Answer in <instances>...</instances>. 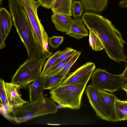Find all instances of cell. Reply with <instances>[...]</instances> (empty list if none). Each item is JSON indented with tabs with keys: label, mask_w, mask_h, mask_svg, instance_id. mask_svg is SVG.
Segmentation results:
<instances>
[{
	"label": "cell",
	"mask_w": 127,
	"mask_h": 127,
	"mask_svg": "<svg viewBox=\"0 0 127 127\" xmlns=\"http://www.w3.org/2000/svg\"><path fill=\"white\" fill-rule=\"evenodd\" d=\"M81 17L89 30L100 40L109 57L118 63L125 61L127 57L124 47L126 42L112 22L94 12H84Z\"/></svg>",
	"instance_id": "obj_1"
},
{
	"label": "cell",
	"mask_w": 127,
	"mask_h": 127,
	"mask_svg": "<svg viewBox=\"0 0 127 127\" xmlns=\"http://www.w3.org/2000/svg\"><path fill=\"white\" fill-rule=\"evenodd\" d=\"M13 25L27 50L28 58L39 54L36 38L27 15L19 0H8Z\"/></svg>",
	"instance_id": "obj_2"
},
{
	"label": "cell",
	"mask_w": 127,
	"mask_h": 127,
	"mask_svg": "<svg viewBox=\"0 0 127 127\" xmlns=\"http://www.w3.org/2000/svg\"><path fill=\"white\" fill-rule=\"evenodd\" d=\"M58 107L54 102L48 97L26 103L14 108L11 113L5 117L17 123H21L38 117L56 113Z\"/></svg>",
	"instance_id": "obj_3"
},
{
	"label": "cell",
	"mask_w": 127,
	"mask_h": 127,
	"mask_svg": "<svg viewBox=\"0 0 127 127\" xmlns=\"http://www.w3.org/2000/svg\"><path fill=\"white\" fill-rule=\"evenodd\" d=\"M52 54L49 51L28 59L17 69L11 83L19 85L21 88H26L41 75L46 60Z\"/></svg>",
	"instance_id": "obj_4"
},
{
	"label": "cell",
	"mask_w": 127,
	"mask_h": 127,
	"mask_svg": "<svg viewBox=\"0 0 127 127\" xmlns=\"http://www.w3.org/2000/svg\"><path fill=\"white\" fill-rule=\"evenodd\" d=\"M87 83L60 85L50 90V98L63 107L79 109Z\"/></svg>",
	"instance_id": "obj_5"
},
{
	"label": "cell",
	"mask_w": 127,
	"mask_h": 127,
	"mask_svg": "<svg viewBox=\"0 0 127 127\" xmlns=\"http://www.w3.org/2000/svg\"><path fill=\"white\" fill-rule=\"evenodd\" d=\"M91 77L92 85L95 88L112 93L121 88L127 82L121 74H113L100 68L95 70Z\"/></svg>",
	"instance_id": "obj_6"
},
{
	"label": "cell",
	"mask_w": 127,
	"mask_h": 127,
	"mask_svg": "<svg viewBox=\"0 0 127 127\" xmlns=\"http://www.w3.org/2000/svg\"><path fill=\"white\" fill-rule=\"evenodd\" d=\"M25 11L33 30L36 38L38 52L43 54L44 51L42 38V32L45 30L38 18L37 9L41 6L38 1L35 0H19Z\"/></svg>",
	"instance_id": "obj_7"
},
{
	"label": "cell",
	"mask_w": 127,
	"mask_h": 127,
	"mask_svg": "<svg viewBox=\"0 0 127 127\" xmlns=\"http://www.w3.org/2000/svg\"><path fill=\"white\" fill-rule=\"evenodd\" d=\"M95 68L94 63L91 62L87 63L68 74L60 85L88 83Z\"/></svg>",
	"instance_id": "obj_8"
},
{
	"label": "cell",
	"mask_w": 127,
	"mask_h": 127,
	"mask_svg": "<svg viewBox=\"0 0 127 127\" xmlns=\"http://www.w3.org/2000/svg\"><path fill=\"white\" fill-rule=\"evenodd\" d=\"M86 93L96 115L103 120L110 121L108 114L100 98L97 89L92 84L90 85L87 87Z\"/></svg>",
	"instance_id": "obj_9"
},
{
	"label": "cell",
	"mask_w": 127,
	"mask_h": 127,
	"mask_svg": "<svg viewBox=\"0 0 127 127\" xmlns=\"http://www.w3.org/2000/svg\"><path fill=\"white\" fill-rule=\"evenodd\" d=\"M97 89L100 98L108 114L110 121H118L115 108L117 97L112 93Z\"/></svg>",
	"instance_id": "obj_10"
},
{
	"label": "cell",
	"mask_w": 127,
	"mask_h": 127,
	"mask_svg": "<svg viewBox=\"0 0 127 127\" xmlns=\"http://www.w3.org/2000/svg\"><path fill=\"white\" fill-rule=\"evenodd\" d=\"M5 85L9 102L14 108L21 107L29 102L23 99L20 94V86L11 83H5Z\"/></svg>",
	"instance_id": "obj_11"
},
{
	"label": "cell",
	"mask_w": 127,
	"mask_h": 127,
	"mask_svg": "<svg viewBox=\"0 0 127 127\" xmlns=\"http://www.w3.org/2000/svg\"><path fill=\"white\" fill-rule=\"evenodd\" d=\"M86 26L82 18L72 19L69 30L65 34L77 39L88 35Z\"/></svg>",
	"instance_id": "obj_12"
},
{
	"label": "cell",
	"mask_w": 127,
	"mask_h": 127,
	"mask_svg": "<svg viewBox=\"0 0 127 127\" xmlns=\"http://www.w3.org/2000/svg\"><path fill=\"white\" fill-rule=\"evenodd\" d=\"M29 101L32 102L41 99L44 97L43 77L40 76L28 86Z\"/></svg>",
	"instance_id": "obj_13"
},
{
	"label": "cell",
	"mask_w": 127,
	"mask_h": 127,
	"mask_svg": "<svg viewBox=\"0 0 127 127\" xmlns=\"http://www.w3.org/2000/svg\"><path fill=\"white\" fill-rule=\"evenodd\" d=\"M11 14L5 8L0 9V32L5 40L9 33L12 25Z\"/></svg>",
	"instance_id": "obj_14"
},
{
	"label": "cell",
	"mask_w": 127,
	"mask_h": 127,
	"mask_svg": "<svg viewBox=\"0 0 127 127\" xmlns=\"http://www.w3.org/2000/svg\"><path fill=\"white\" fill-rule=\"evenodd\" d=\"M72 19L71 16L54 13L51 16V21L56 29L64 33L69 30Z\"/></svg>",
	"instance_id": "obj_15"
},
{
	"label": "cell",
	"mask_w": 127,
	"mask_h": 127,
	"mask_svg": "<svg viewBox=\"0 0 127 127\" xmlns=\"http://www.w3.org/2000/svg\"><path fill=\"white\" fill-rule=\"evenodd\" d=\"M108 0H81L85 12L97 14L102 12L106 8Z\"/></svg>",
	"instance_id": "obj_16"
},
{
	"label": "cell",
	"mask_w": 127,
	"mask_h": 127,
	"mask_svg": "<svg viewBox=\"0 0 127 127\" xmlns=\"http://www.w3.org/2000/svg\"><path fill=\"white\" fill-rule=\"evenodd\" d=\"M73 0H56L51 9L54 14L72 16L71 6Z\"/></svg>",
	"instance_id": "obj_17"
},
{
	"label": "cell",
	"mask_w": 127,
	"mask_h": 127,
	"mask_svg": "<svg viewBox=\"0 0 127 127\" xmlns=\"http://www.w3.org/2000/svg\"><path fill=\"white\" fill-rule=\"evenodd\" d=\"M43 77L44 90H50L60 85L65 78L58 73L52 75Z\"/></svg>",
	"instance_id": "obj_18"
},
{
	"label": "cell",
	"mask_w": 127,
	"mask_h": 127,
	"mask_svg": "<svg viewBox=\"0 0 127 127\" xmlns=\"http://www.w3.org/2000/svg\"><path fill=\"white\" fill-rule=\"evenodd\" d=\"M71 48L67 47L64 50L61 51L58 50L49 57L44 64L40 76H43L58 58Z\"/></svg>",
	"instance_id": "obj_19"
},
{
	"label": "cell",
	"mask_w": 127,
	"mask_h": 127,
	"mask_svg": "<svg viewBox=\"0 0 127 127\" xmlns=\"http://www.w3.org/2000/svg\"><path fill=\"white\" fill-rule=\"evenodd\" d=\"M115 108L118 121L126 120L127 115V101L122 100L117 98Z\"/></svg>",
	"instance_id": "obj_20"
},
{
	"label": "cell",
	"mask_w": 127,
	"mask_h": 127,
	"mask_svg": "<svg viewBox=\"0 0 127 127\" xmlns=\"http://www.w3.org/2000/svg\"><path fill=\"white\" fill-rule=\"evenodd\" d=\"M81 53L80 52L77 51L66 63L63 68L58 73L62 77L65 78L68 74L71 68L80 56Z\"/></svg>",
	"instance_id": "obj_21"
},
{
	"label": "cell",
	"mask_w": 127,
	"mask_h": 127,
	"mask_svg": "<svg viewBox=\"0 0 127 127\" xmlns=\"http://www.w3.org/2000/svg\"><path fill=\"white\" fill-rule=\"evenodd\" d=\"M89 30V43L92 49L96 51H100L103 50L104 47L100 40L92 31Z\"/></svg>",
	"instance_id": "obj_22"
},
{
	"label": "cell",
	"mask_w": 127,
	"mask_h": 127,
	"mask_svg": "<svg viewBox=\"0 0 127 127\" xmlns=\"http://www.w3.org/2000/svg\"><path fill=\"white\" fill-rule=\"evenodd\" d=\"M82 3L80 1L73 0L71 6L72 15L74 18H80L84 11Z\"/></svg>",
	"instance_id": "obj_23"
},
{
	"label": "cell",
	"mask_w": 127,
	"mask_h": 127,
	"mask_svg": "<svg viewBox=\"0 0 127 127\" xmlns=\"http://www.w3.org/2000/svg\"><path fill=\"white\" fill-rule=\"evenodd\" d=\"M74 54L60 62L57 65L52 67L46 72L44 76H50L59 72L63 68L66 63Z\"/></svg>",
	"instance_id": "obj_24"
},
{
	"label": "cell",
	"mask_w": 127,
	"mask_h": 127,
	"mask_svg": "<svg viewBox=\"0 0 127 127\" xmlns=\"http://www.w3.org/2000/svg\"><path fill=\"white\" fill-rule=\"evenodd\" d=\"M4 81L0 78V98L1 103L6 105L10 103L8 99Z\"/></svg>",
	"instance_id": "obj_25"
},
{
	"label": "cell",
	"mask_w": 127,
	"mask_h": 127,
	"mask_svg": "<svg viewBox=\"0 0 127 127\" xmlns=\"http://www.w3.org/2000/svg\"><path fill=\"white\" fill-rule=\"evenodd\" d=\"M64 38L63 36H53L49 38V43L51 47L57 48L63 42Z\"/></svg>",
	"instance_id": "obj_26"
},
{
	"label": "cell",
	"mask_w": 127,
	"mask_h": 127,
	"mask_svg": "<svg viewBox=\"0 0 127 127\" xmlns=\"http://www.w3.org/2000/svg\"><path fill=\"white\" fill-rule=\"evenodd\" d=\"M14 108L13 107L10 103L6 105L0 103V112L4 117L6 115L10 114Z\"/></svg>",
	"instance_id": "obj_27"
},
{
	"label": "cell",
	"mask_w": 127,
	"mask_h": 127,
	"mask_svg": "<svg viewBox=\"0 0 127 127\" xmlns=\"http://www.w3.org/2000/svg\"><path fill=\"white\" fill-rule=\"evenodd\" d=\"M77 51L76 50L71 48L69 50L59 57L52 67L57 65L60 62L63 61L71 55L76 53Z\"/></svg>",
	"instance_id": "obj_28"
},
{
	"label": "cell",
	"mask_w": 127,
	"mask_h": 127,
	"mask_svg": "<svg viewBox=\"0 0 127 127\" xmlns=\"http://www.w3.org/2000/svg\"><path fill=\"white\" fill-rule=\"evenodd\" d=\"M42 38L44 51L45 53L49 52L48 47L49 37L45 30L42 32Z\"/></svg>",
	"instance_id": "obj_29"
},
{
	"label": "cell",
	"mask_w": 127,
	"mask_h": 127,
	"mask_svg": "<svg viewBox=\"0 0 127 127\" xmlns=\"http://www.w3.org/2000/svg\"><path fill=\"white\" fill-rule=\"evenodd\" d=\"M56 0H37L40 5L45 8L51 9L53 3Z\"/></svg>",
	"instance_id": "obj_30"
},
{
	"label": "cell",
	"mask_w": 127,
	"mask_h": 127,
	"mask_svg": "<svg viewBox=\"0 0 127 127\" xmlns=\"http://www.w3.org/2000/svg\"><path fill=\"white\" fill-rule=\"evenodd\" d=\"M5 39L3 38L1 33L0 32V49H2L5 47L6 46L5 43Z\"/></svg>",
	"instance_id": "obj_31"
},
{
	"label": "cell",
	"mask_w": 127,
	"mask_h": 127,
	"mask_svg": "<svg viewBox=\"0 0 127 127\" xmlns=\"http://www.w3.org/2000/svg\"><path fill=\"white\" fill-rule=\"evenodd\" d=\"M121 74L122 78L127 82V64L124 71Z\"/></svg>",
	"instance_id": "obj_32"
},
{
	"label": "cell",
	"mask_w": 127,
	"mask_h": 127,
	"mask_svg": "<svg viewBox=\"0 0 127 127\" xmlns=\"http://www.w3.org/2000/svg\"><path fill=\"white\" fill-rule=\"evenodd\" d=\"M121 89L124 90L127 94V82L123 85Z\"/></svg>",
	"instance_id": "obj_33"
},
{
	"label": "cell",
	"mask_w": 127,
	"mask_h": 127,
	"mask_svg": "<svg viewBox=\"0 0 127 127\" xmlns=\"http://www.w3.org/2000/svg\"><path fill=\"white\" fill-rule=\"evenodd\" d=\"M126 120H127V115L126 116Z\"/></svg>",
	"instance_id": "obj_34"
},
{
	"label": "cell",
	"mask_w": 127,
	"mask_h": 127,
	"mask_svg": "<svg viewBox=\"0 0 127 127\" xmlns=\"http://www.w3.org/2000/svg\"></svg>",
	"instance_id": "obj_35"
}]
</instances>
